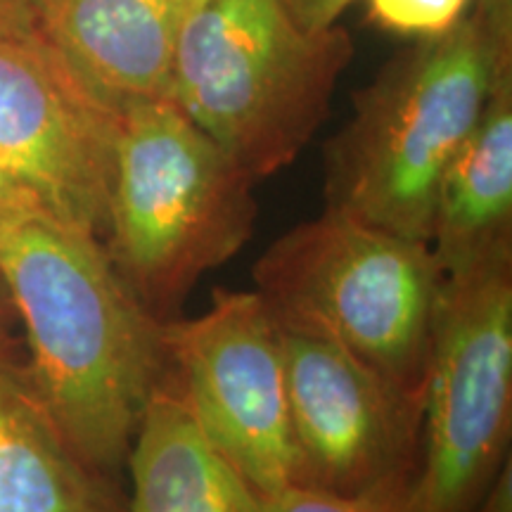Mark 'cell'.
I'll return each instance as SVG.
<instances>
[{
    "mask_svg": "<svg viewBox=\"0 0 512 512\" xmlns=\"http://www.w3.org/2000/svg\"><path fill=\"white\" fill-rule=\"evenodd\" d=\"M351 57L342 24L306 29L287 0H204L183 15L171 100L259 183L311 143Z\"/></svg>",
    "mask_w": 512,
    "mask_h": 512,
    "instance_id": "cell-4",
    "label": "cell"
},
{
    "mask_svg": "<svg viewBox=\"0 0 512 512\" xmlns=\"http://www.w3.org/2000/svg\"><path fill=\"white\" fill-rule=\"evenodd\" d=\"M356 0H287L294 17L306 29H325L339 22V17Z\"/></svg>",
    "mask_w": 512,
    "mask_h": 512,
    "instance_id": "cell-16",
    "label": "cell"
},
{
    "mask_svg": "<svg viewBox=\"0 0 512 512\" xmlns=\"http://www.w3.org/2000/svg\"><path fill=\"white\" fill-rule=\"evenodd\" d=\"M472 512H512V458L505 460Z\"/></svg>",
    "mask_w": 512,
    "mask_h": 512,
    "instance_id": "cell-17",
    "label": "cell"
},
{
    "mask_svg": "<svg viewBox=\"0 0 512 512\" xmlns=\"http://www.w3.org/2000/svg\"><path fill=\"white\" fill-rule=\"evenodd\" d=\"M204 0H178V5H181V12L183 15H188L190 10H195L197 5H202Z\"/></svg>",
    "mask_w": 512,
    "mask_h": 512,
    "instance_id": "cell-21",
    "label": "cell"
},
{
    "mask_svg": "<svg viewBox=\"0 0 512 512\" xmlns=\"http://www.w3.org/2000/svg\"><path fill=\"white\" fill-rule=\"evenodd\" d=\"M0 278L27 330V370L74 451L117 479L147 399L169 377L162 320L91 230L48 211L0 228Z\"/></svg>",
    "mask_w": 512,
    "mask_h": 512,
    "instance_id": "cell-1",
    "label": "cell"
},
{
    "mask_svg": "<svg viewBox=\"0 0 512 512\" xmlns=\"http://www.w3.org/2000/svg\"><path fill=\"white\" fill-rule=\"evenodd\" d=\"M403 498L337 496L309 486H283L275 491H252L245 484L242 512H401Z\"/></svg>",
    "mask_w": 512,
    "mask_h": 512,
    "instance_id": "cell-14",
    "label": "cell"
},
{
    "mask_svg": "<svg viewBox=\"0 0 512 512\" xmlns=\"http://www.w3.org/2000/svg\"><path fill=\"white\" fill-rule=\"evenodd\" d=\"M124 512H242L245 482L192 418L171 377L147 399L126 458Z\"/></svg>",
    "mask_w": 512,
    "mask_h": 512,
    "instance_id": "cell-13",
    "label": "cell"
},
{
    "mask_svg": "<svg viewBox=\"0 0 512 512\" xmlns=\"http://www.w3.org/2000/svg\"><path fill=\"white\" fill-rule=\"evenodd\" d=\"M254 285L275 320L330 339L422 394L444 285L430 242L325 207L261 254Z\"/></svg>",
    "mask_w": 512,
    "mask_h": 512,
    "instance_id": "cell-5",
    "label": "cell"
},
{
    "mask_svg": "<svg viewBox=\"0 0 512 512\" xmlns=\"http://www.w3.org/2000/svg\"><path fill=\"white\" fill-rule=\"evenodd\" d=\"M121 110L36 31L0 36V174L57 219L102 238Z\"/></svg>",
    "mask_w": 512,
    "mask_h": 512,
    "instance_id": "cell-9",
    "label": "cell"
},
{
    "mask_svg": "<svg viewBox=\"0 0 512 512\" xmlns=\"http://www.w3.org/2000/svg\"><path fill=\"white\" fill-rule=\"evenodd\" d=\"M38 209L41 207H36L24 192H19L8 178L0 174V228H5L8 223L17 221L19 216L29 214V211H38Z\"/></svg>",
    "mask_w": 512,
    "mask_h": 512,
    "instance_id": "cell-19",
    "label": "cell"
},
{
    "mask_svg": "<svg viewBox=\"0 0 512 512\" xmlns=\"http://www.w3.org/2000/svg\"><path fill=\"white\" fill-rule=\"evenodd\" d=\"M36 31L34 0H0V36Z\"/></svg>",
    "mask_w": 512,
    "mask_h": 512,
    "instance_id": "cell-18",
    "label": "cell"
},
{
    "mask_svg": "<svg viewBox=\"0 0 512 512\" xmlns=\"http://www.w3.org/2000/svg\"><path fill=\"white\" fill-rule=\"evenodd\" d=\"M169 377L211 446L252 491L294 484L280 328L256 290H216L197 318L162 325Z\"/></svg>",
    "mask_w": 512,
    "mask_h": 512,
    "instance_id": "cell-7",
    "label": "cell"
},
{
    "mask_svg": "<svg viewBox=\"0 0 512 512\" xmlns=\"http://www.w3.org/2000/svg\"><path fill=\"white\" fill-rule=\"evenodd\" d=\"M368 12L382 29L403 36H434L451 29L472 0H366Z\"/></svg>",
    "mask_w": 512,
    "mask_h": 512,
    "instance_id": "cell-15",
    "label": "cell"
},
{
    "mask_svg": "<svg viewBox=\"0 0 512 512\" xmlns=\"http://www.w3.org/2000/svg\"><path fill=\"white\" fill-rule=\"evenodd\" d=\"M117 479L69 444L10 335L0 337V512H124Z\"/></svg>",
    "mask_w": 512,
    "mask_h": 512,
    "instance_id": "cell-11",
    "label": "cell"
},
{
    "mask_svg": "<svg viewBox=\"0 0 512 512\" xmlns=\"http://www.w3.org/2000/svg\"><path fill=\"white\" fill-rule=\"evenodd\" d=\"M12 318H15V309H12L8 287H5L3 278H0V337H8Z\"/></svg>",
    "mask_w": 512,
    "mask_h": 512,
    "instance_id": "cell-20",
    "label": "cell"
},
{
    "mask_svg": "<svg viewBox=\"0 0 512 512\" xmlns=\"http://www.w3.org/2000/svg\"><path fill=\"white\" fill-rule=\"evenodd\" d=\"M512 432V249L448 275L422 380L420 460L401 512H472Z\"/></svg>",
    "mask_w": 512,
    "mask_h": 512,
    "instance_id": "cell-6",
    "label": "cell"
},
{
    "mask_svg": "<svg viewBox=\"0 0 512 512\" xmlns=\"http://www.w3.org/2000/svg\"><path fill=\"white\" fill-rule=\"evenodd\" d=\"M512 72V0H472L451 29L415 38L354 98L325 147V202L430 242L444 174Z\"/></svg>",
    "mask_w": 512,
    "mask_h": 512,
    "instance_id": "cell-2",
    "label": "cell"
},
{
    "mask_svg": "<svg viewBox=\"0 0 512 512\" xmlns=\"http://www.w3.org/2000/svg\"><path fill=\"white\" fill-rule=\"evenodd\" d=\"M48 46L117 110L171 98L178 0H34Z\"/></svg>",
    "mask_w": 512,
    "mask_h": 512,
    "instance_id": "cell-10",
    "label": "cell"
},
{
    "mask_svg": "<svg viewBox=\"0 0 512 512\" xmlns=\"http://www.w3.org/2000/svg\"><path fill=\"white\" fill-rule=\"evenodd\" d=\"M430 247L444 278L512 249V72L498 81L475 131L448 164Z\"/></svg>",
    "mask_w": 512,
    "mask_h": 512,
    "instance_id": "cell-12",
    "label": "cell"
},
{
    "mask_svg": "<svg viewBox=\"0 0 512 512\" xmlns=\"http://www.w3.org/2000/svg\"><path fill=\"white\" fill-rule=\"evenodd\" d=\"M256 181L171 98L121 110L102 245L157 320L252 238Z\"/></svg>",
    "mask_w": 512,
    "mask_h": 512,
    "instance_id": "cell-3",
    "label": "cell"
},
{
    "mask_svg": "<svg viewBox=\"0 0 512 512\" xmlns=\"http://www.w3.org/2000/svg\"><path fill=\"white\" fill-rule=\"evenodd\" d=\"M294 484L337 496L406 498L420 460L422 394L339 344L278 320Z\"/></svg>",
    "mask_w": 512,
    "mask_h": 512,
    "instance_id": "cell-8",
    "label": "cell"
}]
</instances>
